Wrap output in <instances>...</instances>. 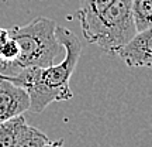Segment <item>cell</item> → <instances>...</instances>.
<instances>
[{
  "mask_svg": "<svg viewBox=\"0 0 152 147\" xmlns=\"http://www.w3.org/2000/svg\"><path fill=\"white\" fill-rule=\"evenodd\" d=\"M56 37L65 49V57L48 68H27L14 76L6 78L7 81L24 88L30 95L34 113H42L54 102H66L73 98L69 81L79 62L82 44L79 38L69 28L56 26Z\"/></svg>",
  "mask_w": 152,
  "mask_h": 147,
  "instance_id": "6da1fadb",
  "label": "cell"
},
{
  "mask_svg": "<svg viewBox=\"0 0 152 147\" xmlns=\"http://www.w3.org/2000/svg\"><path fill=\"white\" fill-rule=\"evenodd\" d=\"M9 35L18 45V57L13 62L0 65V79L20 74L27 68H48L65 51L56 37V24L47 17H37L26 26H16Z\"/></svg>",
  "mask_w": 152,
  "mask_h": 147,
  "instance_id": "7a4b0ae2",
  "label": "cell"
},
{
  "mask_svg": "<svg viewBox=\"0 0 152 147\" xmlns=\"http://www.w3.org/2000/svg\"><path fill=\"white\" fill-rule=\"evenodd\" d=\"M131 1L132 0H115L96 20L82 28L87 43L97 45L107 54H118L120 49L137 34Z\"/></svg>",
  "mask_w": 152,
  "mask_h": 147,
  "instance_id": "3957f363",
  "label": "cell"
},
{
  "mask_svg": "<svg viewBox=\"0 0 152 147\" xmlns=\"http://www.w3.org/2000/svg\"><path fill=\"white\" fill-rule=\"evenodd\" d=\"M31 100L24 88L7 79H0V123L30 110Z\"/></svg>",
  "mask_w": 152,
  "mask_h": 147,
  "instance_id": "277c9868",
  "label": "cell"
},
{
  "mask_svg": "<svg viewBox=\"0 0 152 147\" xmlns=\"http://www.w3.org/2000/svg\"><path fill=\"white\" fill-rule=\"evenodd\" d=\"M117 57L130 68H152V27L137 33Z\"/></svg>",
  "mask_w": 152,
  "mask_h": 147,
  "instance_id": "5b68a950",
  "label": "cell"
},
{
  "mask_svg": "<svg viewBox=\"0 0 152 147\" xmlns=\"http://www.w3.org/2000/svg\"><path fill=\"white\" fill-rule=\"evenodd\" d=\"M27 126L28 123L23 114L0 123V147H14Z\"/></svg>",
  "mask_w": 152,
  "mask_h": 147,
  "instance_id": "8992f818",
  "label": "cell"
},
{
  "mask_svg": "<svg viewBox=\"0 0 152 147\" xmlns=\"http://www.w3.org/2000/svg\"><path fill=\"white\" fill-rule=\"evenodd\" d=\"M115 0H80L76 10V17L80 21V28L89 26L104 10H107Z\"/></svg>",
  "mask_w": 152,
  "mask_h": 147,
  "instance_id": "52a82bcc",
  "label": "cell"
},
{
  "mask_svg": "<svg viewBox=\"0 0 152 147\" xmlns=\"http://www.w3.org/2000/svg\"><path fill=\"white\" fill-rule=\"evenodd\" d=\"M131 11L137 33L152 27V0H132Z\"/></svg>",
  "mask_w": 152,
  "mask_h": 147,
  "instance_id": "ba28073f",
  "label": "cell"
},
{
  "mask_svg": "<svg viewBox=\"0 0 152 147\" xmlns=\"http://www.w3.org/2000/svg\"><path fill=\"white\" fill-rule=\"evenodd\" d=\"M49 140L51 139L44 131L28 125L14 147H44Z\"/></svg>",
  "mask_w": 152,
  "mask_h": 147,
  "instance_id": "9c48e42d",
  "label": "cell"
},
{
  "mask_svg": "<svg viewBox=\"0 0 152 147\" xmlns=\"http://www.w3.org/2000/svg\"><path fill=\"white\" fill-rule=\"evenodd\" d=\"M44 147H64V140H49Z\"/></svg>",
  "mask_w": 152,
  "mask_h": 147,
  "instance_id": "30bf717a",
  "label": "cell"
}]
</instances>
